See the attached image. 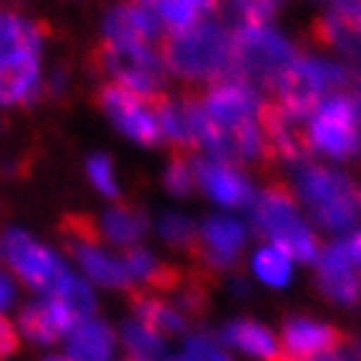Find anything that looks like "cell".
<instances>
[{
  "instance_id": "obj_2",
  "label": "cell",
  "mask_w": 361,
  "mask_h": 361,
  "mask_svg": "<svg viewBox=\"0 0 361 361\" xmlns=\"http://www.w3.org/2000/svg\"><path fill=\"white\" fill-rule=\"evenodd\" d=\"M252 231L298 262L319 259V241L298 215V197L286 180H270L252 202Z\"/></svg>"
},
{
  "instance_id": "obj_10",
  "label": "cell",
  "mask_w": 361,
  "mask_h": 361,
  "mask_svg": "<svg viewBox=\"0 0 361 361\" xmlns=\"http://www.w3.org/2000/svg\"><path fill=\"white\" fill-rule=\"evenodd\" d=\"M94 99L102 108V113L118 126V131H123L128 139H134L145 147H154L163 139L149 99L139 97L134 92L118 87V84H102Z\"/></svg>"
},
{
  "instance_id": "obj_37",
  "label": "cell",
  "mask_w": 361,
  "mask_h": 361,
  "mask_svg": "<svg viewBox=\"0 0 361 361\" xmlns=\"http://www.w3.org/2000/svg\"><path fill=\"white\" fill-rule=\"evenodd\" d=\"M351 97L356 99V105L361 110V71H353V82H351Z\"/></svg>"
},
{
  "instance_id": "obj_43",
  "label": "cell",
  "mask_w": 361,
  "mask_h": 361,
  "mask_svg": "<svg viewBox=\"0 0 361 361\" xmlns=\"http://www.w3.org/2000/svg\"><path fill=\"white\" fill-rule=\"evenodd\" d=\"M0 249H3V246H0Z\"/></svg>"
},
{
  "instance_id": "obj_15",
  "label": "cell",
  "mask_w": 361,
  "mask_h": 361,
  "mask_svg": "<svg viewBox=\"0 0 361 361\" xmlns=\"http://www.w3.org/2000/svg\"><path fill=\"white\" fill-rule=\"evenodd\" d=\"M105 39L113 42H136V45H149L160 42L165 37L163 21L154 11V3H123L110 8L105 16Z\"/></svg>"
},
{
  "instance_id": "obj_18",
  "label": "cell",
  "mask_w": 361,
  "mask_h": 361,
  "mask_svg": "<svg viewBox=\"0 0 361 361\" xmlns=\"http://www.w3.org/2000/svg\"><path fill=\"white\" fill-rule=\"evenodd\" d=\"M79 325L68 309L58 301V298H47V301H37L21 309L18 314V327L27 335L32 343L37 345H50L55 343L61 335L71 333Z\"/></svg>"
},
{
  "instance_id": "obj_7",
  "label": "cell",
  "mask_w": 361,
  "mask_h": 361,
  "mask_svg": "<svg viewBox=\"0 0 361 361\" xmlns=\"http://www.w3.org/2000/svg\"><path fill=\"white\" fill-rule=\"evenodd\" d=\"M361 110L348 92H333L322 99L309 123V139L314 152H325L333 160H351L361 152L359 131Z\"/></svg>"
},
{
  "instance_id": "obj_1",
  "label": "cell",
  "mask_w": 361,
  "mask_h": 361,
  "mask_svg": "<svg viewBox=\"0 0 361 361\" xmlns=\"http://www.w3.org/2000/svg\"><path fill=\"white\" fill-rule=\"evenodd\" d=\"M160 61L165 71L194 90L233 82V32L215 16L186 32H165Z\"/></svg>"
},
{
  "instance_id": "obj_27",
  "label": "cell",
  "mask_w": 361,
  "mask_h": 361,
  "mask_svg": "<svg viewBox=\"0 0 361 361\" xmlns=\"http://www.w3.org/2000/svg\"><path fill=\"white\" fill-rule=\"evenodd\" d=\"M154 11L163 21V27L168 32H186V29L197 27L202 21L215 16V11H220L217 3H154Z\"/></svg>"
},
{
  "instance_id": "obj_36",
  "label": "cell",
  "mask_w": 361,
  "mask_h": 361,
  "mask_svg": "<svg viewBox=\"0 0 361 361\" xmlns=\"http://www.w3.org/2000/svg\"><path fill=\"white\" fill-rule=\"evenodd\" d=\"M343 246H345V252H348V257H351V262L361 267V231L348 235V238L343 241Z\"/></svg>"
},
{
  "instance_id": "obj_17",
  "label": "cell",
  "mask_w": 361,
  "mask_h": 361,
  "mask_svg": "<svg viewBox=\"0 0 361 361\" xmlns=\"http://www.w3.org/2000/svg\"><path fill=\"white\" fill-rule=\"evenodd\" d=\"M39 61L35 53H13L0 61V105H27L39 97Z\"/></svg>"
},
{
  "instance_id": "obj_16",
  "label": "cell",
  "mask_w": 361,
  "mask_h": 361,
  "mask_svg": "<svg viewBox=\"0 0 361 361\" xmlns=\"http://www.w3.org/2000/svg\"><path fill=\"white\" fill-rule=\"evenodd\" d=\"M317 288L325 298L351 307L359 301V275H356V264L345 252L343 244L327 246L325 252H319L317 259Z\"/></svg>"
},
{
  "instance_id": "obj_22",
  "label": "cell",
  "mask_w": 361,
  "mask_h": 361,
  "mask_svg": "<svg viewBox=\"0 0 361 361\" xmlns=\"http://www.w3.org/2000/svg\"><path fill=\"white\" fill-rule=\"evenodd\" d=\"M66 252L82 264L84 272L90 275V280H94L97 286L131 290V278L126 275L123 264L102 252L97 244H66Z\"/></svg>"
},
{
  "instance_id": "obj_24",
  "label": "cell",
  "mask_w": 361,
  "mask_h": 361,
  "mask_svg": "<svg viewBox=\"0 0 361 361\" xmlns=\"http://www.w3.org/2000/svg\"><path fill=\"white\" fill-rule=\"evenodd\" d=\"M223 338L226 343L241 348L249 356H257L262 361H278L280 356V343L278 338L267 330L264 325L254 322V319H235L223 327Z\"/></svg>"
},
{
  "instance_id": "obj_35",
  "label": "cell",
  "mask_w": 361,
  "mask_h": 361,
  "mask_svg": "<svg viewBox=\"0 0 361 361\" xmlns=\"http://www.w3.org/2000/svg\"><path fill=\"white\" fill-rule=\"evenodd\" d=\"M16 296V288H13V280L8 275H0V309H8L11 301Z\"/></svg>"
},
{
  "instance_id": "obj_23",
  "label": "cell",
  "mask_w": 361,
  "mask_h": 361,
  "mask_svg": "<svg viewBox=\"0 0 361 361\" xmlns=\"http://www.w3.org/2000/svg\"><path fill=\"white\" fill-rule=\"evenodd\" d=\"M116 335L105 322L84 319L71 330L68 338V361H110Z\"/></svg>"
},
{
  "instance_id": "obj_21",
  "label": "cell",
  "mask_w": 361,
  "mask_h": 361,
  "mask_svg": "<svg viewBox=\"0 0 361 361\" xmlns=\"http://www.w3.org/2000/svg\"><path fill=\"white\" fill-rule=\"evenodd\" d=\"M47 27L42 21L0 11V61L13 53H39V47L45 42Z\"/></svg>"
},
{
  "instance_id": "obj_8",
  "label": "cell",
  "mask_w": 361,
  "mask_h": 361,
  "mask_svg": "<svg viewBox=\"0 0 361 361\" xmlns=\"http://www.w3.org/2000/svg\"><path fill=\"white\" fill-rule=\"evenodd\" d=\"M152 113L160 126V136L171 145L173 152L194 154L199 147H204L209 121L202 108V90L183 87L176 94H157L149 99Z\"/></svg>"
},
{
  "instance_id": "obj_9",
  "label": "cell",
  "mask_w": 361,
  "mask_h": 361,
  "mask_svg": "<svg viewBox=\"0 0 361 361\" xmlns=\"http://www.w3.org/2000/svg\"><path fill=\"white\" fill-rule=\"evenodd\" d=\"M257 123H259V131L275 163L283 160L298 168L312 163L314 147L309 139V126L301 118L286 113L278 102H262L257 113Z\"/></svg>"
},
{
  "instance_id": "obj_28",
  "label": "cell",
  "mask_w": 361,
  "mask_h": 361,
  "mask_svg": "<svg viewBox=\"0 0 361 361\" xmlns=\"http://www.w3.org/2000/svg\"><path fill=\"white\" fill-rule=\"evenodd\" d=\"M123 343H126L131 359H139V361H160L165 353L163 338L157 333H152L149 327L142 325L139 319L123 325Z\"/></svg>"
},
{
  "instance_id": "obj_20",
  "label": "cell",
  "mask_w": 361,
  "mask_h": 361,
  "mask_svg": "<svg viewBox=\"0 0 361 361\" xmlns=\"http://www.w3.org/2000/svg\"><path fill=\"white\" fill-rule=\"evenodd\" d=\"M128 301H131V307H134L139 322L145 327H149L152 333L180 335L189 327L186 317L180 314L168 298H160L157 293H149V290H145V288H134V286H131Z\"/></svg>"
},
{
  "instance_id": "obj_41",
  "label": "cell",
  "mask_w": 361,
  "mask_h": 361,
  "mask_svg": "<svg viewBox=\"0 0 361 361\" xmlns=\"http://www.w3.org/2000/svg\"><path fill=\"white\" fill-rule=\"evenodd\" d=\"M126 361H139V359H131V356H128V359Z\"/></svg>"
},
{
  "instance_id": "obj_30",
  "label": "cell",
  "mask_w": 361,
  "mask_h": 361,
  "mask_svg": "<svg viewBox=\"0 0 361 361\" xmlns=\"http://www.w3.org/2000/svg\"><path fill=\"white\" fill-rule=\"evenodd\" d=\"M254 272L262 283H267L272 288H280L290 280V262L280 249L264 246L254 254Z\"/></svg>"
},
{
  "instance_id": "obj_34",
  "label": "cell",
  "mask_w": 361,
  "mask_h": 361,
  "mask_svg": "<svg viewBox=\"0 0 361 361\" xmlns=\"http://www.w3.org/2000/svg\"><path fill=\"white\" fill-rule=\"evenodd\" d=\"M18 351V333L16 327L11 325L6 317L0 314V361H6L8 356Z\"/></svg>"
},
{
  "instance_id": "obj_38",
  "label": "cell",
  "mask_w": 361,
  "mask_h": 361,
  "mask_svg": "<svg viewBox=\"0 0 361 361\" xmlns=\"http://www.w3.org/2000/svg\"><path fill=\"white\" fill-rule=\"evenodd\" d=\"M307 361H351L343 351H333V353H322V356H314V359Z\"/></svg>"
},
{
  "instance_id": "obj_33",
  "label": "cell",
  "mask_w": 361,
  "mask_h": 361,
  "mask_svg": "<svg viewBox=\"0 0 361 361\" xmlns=\"http://www.w3.org/2000/svg\"><path fill=\"white\" fill-rule=\"evenodd\" d=\"M186 361H231V356L217 345L212 335L199 333L186 343Z\"/></svg>"
},
{
  "instance_id": "obj_11",
  "label": "cell",
  "mask_w": 361,
  "mask_h": 361,
  "mask_svg": "<svg viewBox=\"0 0 361 361\" xmlns=\"http://www.w3.org/2000/svg\"><path fill=\"white\" fill-rule=\"evenodd\" d=\"M244 241L246 231L241 223H235L231 217H209L199 228V241L189 257L194 259V267L217 278L220 272L238 267Z\"/></svg>"
},
{
  "instance_id": "obj_19",
  "label": "cell",
  "mask_w": 361,
  "mask_h": 361,
  "mask_svg": "<svg viewBox=\"0 0 361 361\" xmlns=\"http://www.w3.org/2000/svg\"><path fill=\"white\" fill-rule=\"evenodd\" d=\"M197 183L226 207H244L254 202V189L246 176L215 160H197Z\"/></svg>"
},
{
  "instance_id": "obj_42",
  "label": "cell",
  "mask_w": 361,
  "mask_h": 361,
  "mask_svg": "<svg viewBox=\"0 0 361 361\" xmlns=\"http://www.w3.org/2000/svg\"><path fill=\"white\" fill-rule=\"evenodd\" d=\"M359 286H361V278H359Z\"/></svg>"
},
{
  "instance_id": "obj_39",
  "label": "cell",
  "mask_w": 361,
  "mask_h": 361,
  "mask_svg": "<svg viewBox=\"0 0 361 361\" xmlns=\"http://www.w3.org/2000/svg\"><path fill=\"white\" fill-rule=\"evenodd\" d=\"M356 204L361 207V189H356Z\"/></svg>"
},
{
  "instance_id": "obj_13",
  "label": "cell",
  "mask_w": 361,
  "mask_h": 361,
  "mask_svg": "<svg viewBox=\"0 0 361 361\" xmlns=\"http://www.w3.org/2000/svg\"><path fill=\"white\" fill-rule=\"evenodd\" d=\"M259 105H262V99L257 90L241 82H223L202 90L204 116L212 126L223 128V131H233V128L254 123Z\"/></svg>"
},
{
  "instance_id": "obj_40",
  "label": "cell",
  "mask_w": 361,
  "mask_h": 361,
  "mask_svg": "<svg viewBox=\"0 0 361 361\" xmlns=\"http://www.w3.org/2000/svg\"><path fill=\"white\" fill-rule=\"evenodd\" d=\"M47 361H68V359H58V356H55V359H47Z\"/></svg>"
},
{
  "instance_id": "obj_14",
  "label": "cell",
  "mask_w": 361,
  "mask_h": 361,
  "mask_svg": "<svg viewBox=\"0 0 361 361\" xmlns=\"http://www.w3.org/2000/svg\"><path fill=\"white\" fill-rule=\"evenodd\" d=\"M348 335L333 325L317 322L309 317H290L283 325V353H288L293 361H307L322 353L343 351Z\"/></svg>"
},
{
  "instance_id": "obj_25",
  "label": "cell",
  "mask_w": 361,
  "mask_h": 361,
  "mask_svg": "<svg viewBox=\"0 0 361 361\" xmlns=\"http://www.w3.org/2000/svg\"><path fill=\"white\" fill-rule=\"evenodd\" d=\"M102 238H108L118 246H136L149 231V217L142 207L134 204H118L102 217Z\"/></svg>"
},
{
  "instance_id": "obj_6",
  "label": "cell",
  "mask_w": 361,
  "mask_h": 361,
  "mask_svg": "<svg viewBox=\"0 0 361 361\" xmlns=\"http://www.w3.org/2000/svg\"><path fill=\"white\" fill-rule=\"evenodd\" d=\"M296 189L309 212L327 231H348L356 223V186L348 176L322 165H301L296 173Z\"/></svg>"
},
{
  "instance_id": "obj_3",
  "label": "cell",
  "mask_w": 361,
  "mask_h": 361,
  "mask_svg": "<svg viewBox=\"0 0 361 361\" xmlns=\"http://www.w3.org/2000/svg\"><path fill=\"white\" fill-rule=\"evenodd\" d=\"M353 71L341 63L325 61V58H312V55H298L296 61L283 71L272 94L278 97V105L286 113L296 118L314 116V110L322 105L327 92L351 90Z\"/></svg>"
},
{
  "instance_id": "obj_4",
  "label": "cell",
  "mask_w": 361,
  "mask_h": 361,
  "mask_svg": "<svg viewBox=\"0 0 361 361\" xmlns=\"http://www.w3.org/2000/svg\"><path fill=\"white\" fill-rule=\"evenodd\" d=\"M298 58L296 47L270 27L233 32V82L272 92L283 71Z\"/></svg>"
},
{
  "instance_id": "obj_26",
  "label": "cell",
  "mask_w": 361,
  "mask_h": 361,
  "mask_svg": "<svg viewBox=\"0 0 361 361\" xmlns=\"http://www.w3.org/2000/svg\"><path fill=\"white\" fill-rule=\"evenodd\" d=\"M53 298H58L61 304H63L68 312L73 314V319L76 322H84V319H92V314H94V296H92L90 286L84 283V280H79L73 272L66 270L61 278H58V283L53 286Z\"/></svg>"
},
{
  "instance_id": "obj_31",
  "label": "cell",
  "mask_w": 361,
  "mask_h": 361,
  "mask_svg": "<svg viewBox=\"0 0 361 361\" xmlns=\"http://www.w3.org/2000/svg\"><path fill=\"white\" fill-rule=\"evenodd\" d=\"M160 235L180 252L191 254L199 241V228L186 215H165L160 220Z\"/></svg>"
},
{
  "instance_id": "obj_12",
  "label": "cell",
  "mask_w": 361,
  "mask_h": 361,
  "mask_svg": "<svg viewBox=\"0 0 361 361\" xmlns=\"http://www.w3.org/2000/svg\"><path fill=\"white\" fill-rule=\"evenodd\" d=\"M3 252H6V259L13 267V272L27 283L29 288L53 290L58 278L66 272L61 259L50 249L37 244L27 231H18V228H11L6 233Z\"/></svg>"
},
{
  "instance_id": "obj_5",
  "label": "cell",
  "mask_w": 361,
  "mask_h": 361,
  "mask_svg": "<svg viewBox=\"0 0 361 361\" xmlns=\"http://www.w3.org/2000/svg\"><path fill=\"white\" fill-rule=\"evenodd\" d=\"M92 71L116 79L118 87L152 99L165 92V66L149 45L102 39L90 53Z\"/></svg>"
},
{
  "instance_id": "obj_32",
  "label": "cell",
  "mask_w": 361,
  "mask_h": 361,
  "mask_svg": "<svg viewBox=\"0 0 361 361\" xmlns=\"http://www.w3.org/2000/svg\"><path fill=\"white\" fill-rule=\"evenodd\" d=\"M87 176H90V180L97 186V191H102L105 197H113V199L121 197V189H118V180H116V173H113L110 157H105V154H92L90 160H87Z\"/></svg>"
},
{
  "instance_id": "obj_29",
  "label": "cell",
  "mask_w": 361,
  "mask_h": 361,
  "mask_svg": "<svg viewBox=\"0 0 361 361\" xmlns=\"http://www.w3.org/2000/svg\"><path fill=\"white\" fill-rule=\"evenodd\" d=\"M197 186V157L186 152H173L165 171V189L176 197H189Z\"/></svg>"
}]
</instances>
